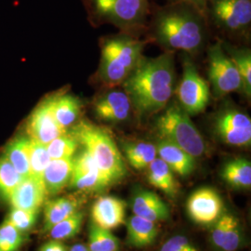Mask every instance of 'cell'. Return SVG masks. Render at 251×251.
<instances>
[{"mask_svg": "<svg viewBox=\"0 0 251 251\" xmlns=\"http://www.w3.org/2000/svg\"><path fill=\"white\" fill-rule=\"evenodd\" d=\"M208 76L216 96L243 90L241 75L232 58L225 53L220 44L211 47L208 52Z\"/></svg>", "mask_w": 251, "mask_h": 251, "instance_id": "52a82bcc", "label": "cell"}, {"mask_svg": "<svg viewBox=\"0 0 251 251\" xmlns=\"http://www.w3.org/2000/svg\"><path fill=\"white\" fill-rule=\"evenodd\" d=\"M204 16L190 4L174 2L156 13L154 35L167 48L189 53L197 52L205 39Z\"/></svg>", "mask_w": 251, "mask_h": 251, "instance_id": "7a4b0ae2", "label": "cell"}, {"mask_svg": "<svg viewBox=\"0 0 251 251\" xmlns=\"http://www.w3.org/2000/svg\"><path fill=\"white\" fill-rule=\"evenodd\" d=\"M29 147L30 139L19 137L7 145L3 154L14 169L25 178L30 177Z\"/></svg>", "mask_w": 251, "mask_h": 251, "instance_id": "cb8c5ba5", "label": "cell"}, {"mask_svg": "<svg viewBox=\"0 0 251 251\" xmlns=\"http://www.w3.org/2000/svg\"><path fill=\"white\" fill-rule=\"evenodd\" d=\"M65 130L58 124L54 117L50 98L43 100L34 110L27 123L29 138L45 145L57 137L64 134L66 132Z\"/></svg>", "mask_w": 251, "mask_h": 251, "instance_id": "7c38bea8", "label": "cell"}, {"mask_svg": "<svg viewBox=\"0 0 251 251\" xmlns=\"http://www.w3.org/2000/svg\"><path fill=\"white\" fill-rule=\"evenodd\" d=\"M36 214L37 212L35 211H28L12 207L8 221L21 233H25L31 230L36 224Z\"/></svg>", "mask_w": 251, "mask_h": 251, "instance_id": "e575fe53", "label": "cell"}, {"mask_svg": "<svg viewBox=\"0 0 251 251\" xmlns=\"http://www.w3.org/2000/svg\"><path fill=\"white\" fill-rule=\"evenodd\" d=\"M155 128L161 139L178 145L195 158L206 151L203 136L188 114L176 103H172L156 120Z\"/></svg>", "mask_w": 251, "mask_h": 251, "instance_id": "5b68a950", "label": "cell"}, {"mask_svg": "<svg viewBox=\"0 0 251 251\" xmlns=\"http://www.w3.org/2000/svg\"><path fill=\"white\" fill-rule=\"evenodd\" d=\"M71 134L91 154L109 185L125 177V163L106 129L89 121H81L73 127Z\"/></svg>", "mask_w": 251, "mask_h": 251, "instance_id": "3957f363", "label": "cell"}, {"mask_svg": "<svg viewBox=\"0 0 251 251\" xmlns=\"http://www.w3.org/2000/svg\"><path fill=\"white\" fill-rule=\"evenodd\" d=\"M144 44L129 37H114L101 49L100 75L109 85L123 83L142 58Z\"/></svg>", "mask_w": 251, "mask_h": 251, "instance_id": "277c9868", "label": "cell"}, {"mask_svg": "<svg viewBox=\"0 0 251 251\" xmlns=\"http://www.w3.org/2000/svg\"><path fill=\"white\" fill-rule=\"evenodd\" d=\"M173 3L174 2H179V3H186L194 6L195 8L201 11L203 14H205V9H206V0H171Z\"/></svg>", "mask_w": 251, "mask_h": 251, "instance_id": "74e56055", "label": "cell"}, {"mask_svg": "<svg viewBox=\"0 0 251 251\" xmlns=\"http://www.w3.org/2000/svg\"><path fill=\"white\" fill-rule=\"evenodd\" d=\"M70 184L74 188L81 191H97L109 185L107 180L100 171L85 173L72 172Z\"/></svg>", "mask_w": 251, "mask_h": 251, "instance_id": "1f68e13d", "label": "cell"}, {"mask_svg": "<svg viewBox=\"0 0 251 251\" xmlns=\"http://www.w3.org/2000/svg\"><path fill=\"white\" fill-rule=\"evenodd\" d=\"M80 203L74 197H63L48 201L44 212V231L49 232L51 227L79 211Z\"/></svg>", "mask_w": 251, "mask_h": 251, "instance_id": "ffe728a7", "label": "cell"}, {"mask_svg": "<svg viewBox=\"0 0 251 251\" xmlns=\"http://www.w3.org/2000/svg\"><path fill=\"white\" fill-rule=\"evenodd\" d=\"M188 215L198 225H212L223 214L224 202L214 189L200 188L187 200Z\"/></svg>", "mask_w": 251, "mask_h": 251, "instance_id": "8fae6325", "label": "cell"}, {"mask_svg": "<svg viewBox=\"0 0 251 251\" xmlns=\"http://www.w3.org/2000/svg\"><path fill=\"white\" fill-rule=\"evenodd\" d=\"M125 201L117 197L104 196L98 198L91 208L93 225L105 230H113L124 224L126 218Z\"/></svg>", "mask_w": 251, "mask_h": 251, "instance_id": "5bb4252c", "label": "cell"}, {"mask_svg": "<svg viewBox=\"0 0 251 251\" xmlns=\"http://www.w3.org/2000/svg\"><path fill=\"white\" fill-rule=\"evenodd\" d=\"M222 177L233 188H251V162L245 158H235L227 162L223 168Z\"/></svg>", "mask_w": 251, "mask_h": 251, "instance_id": "d4e9b609", "label": "cell"}, {"mask_svg": "<svg viewBox=\"0 0 251 251\" xmlns=\"http://www.w3.org/2000/svg\"></svg>", "mask_w": 251, "mask_h": 251, "instance_id": "ab89813d", "label": "cell"}, {"mask_svg": "<svg viewBox=\"0 0 251 251\" xmlns=\"http://www.w3.org/2000/svg\"><path fill=\"white\" fill-rule=\"evenodd\" d=\"M73 172V158L51 159L43 174L47 195L55 196L70 183Z\"/></svg>", "mask_w": 251, "mask_h": 251, "instance_id": "d6986e66", "label": "cell"}, {"mask_svg": "<svg viewBox=\"0 0 251 251\" xmlns=\"http://www.w3.org/2000/svg\"><path fill=\"white\" fill-rule=\"evenodd\" d=\"M44 183L32 177L24 179L12 192L9 202L12 207L38 212L47 198Z\"/></svg>", "mask_w": 251, "mask_h": 251, "instance_id": "9a60e30c", "label": "cell"}, {"mask_svg": "<svg viewBox=\"0 0 251 251\" xmlns=\"http://www.w3.org/2000/svg\"><path fill=\"white\" fill-rule=\"evenodd\" d=\"M211 240L217 249L223 251H235L242 242L239 221L231 213H225L214 223Z\"/></svg>", "mask_w": 251, "mask_h": 251, "instance_id": "2e32d148", "label": "cell"}, {"mask_svg": "<svg viewBox=\"0 0 251 251\" xmlns=\"http://www.w3.org/2000/svg\"><path fill=\"white\" fill-rule=\"evenodd\" d=\"M160 251H199L198 248L184 235H174L164 243Z\"/></svg>", "mask_w": 251, "mask_h": 251, "instance_id": "d590c367", "label": "cell"}, {"mask_svg": "<svg viewBox=\"0 0 251 251\" xmlns=\"http://www.w3.org/2000/svg\"><path fill=\"white\" fill-rule=\"evenodd\" d=\"M132 103L128 95L122 90H111L102 94L94 103V111L100 119L112 123L126 120Z\"/></svg>", "mask_w": 251, "mask_h": 251, "instance_id": "4fadbf2b", "label": "cell"}, {"mask_svg": "<svg viewBox=\"0 0 251 251\" xmlns=\"http://www.w3.org/2000/svg\"><path fill=\"white\" fill-rule=\"evenodd\" d=\"M124 152L130 166L138 171L147 169L157 156L155 145L144 142L126 144Z\"/></svg>", "mask_w": 251, "mask_h": 251, "instance_id": "484cf974", "label": "cell"}, {"mask_svg": "<svg viewBox=\"0 0 251 251\" xmlns=\"http://www.w3.org/2000/svg\"><path fill=\"white\" fill-rule=\"evenodd\" d=\"M51 158L47 150V145L30 139V177L43 182V174Z\"/></svg>", "mask_w": 251, "mask_h": 251, "instance_id": "4316f807", "label": "cell"}, {"mask_svg": "<svg viewBox=\"0 0 251 251\" xmlns=\"http://www.w3.org/2000/svg\"><path fill=\"white\" fill-rule=\"evenodd\" d=\"M83 218V213L81 211H77L74 215L54 225L49 231L50 237L60 241L73 238L80 232Z\"/></svg>", "mask_w": 251, "mask_h": 251, "instance_id": "4dcf8cb0", "label": "cell"}, {"mask_svg": "<svg viewBox=\"0 0 251 251\" xmlns=\"http://www.w3.org/2000/svg\"><path fill=\"white\" fill-rule=\"evenodd\" d=\"M79 144L72 134H64L57 137L47 144V150L51 159L73 158Z\"/></svg>", "mask_w": 251, "mask_h": 251, "instance_id": "f546056e", "label": "cell"}, {"mask_svg": "<svg viewBox=\"0 0 251 251\" xmlns=\"http://www.w3.org/2000/svg\"><path fill=\"white\" fill-rule=\"evenodd\" d=\"M175 68L172 54L142 59L123 85L138 113L145 117L165 107L173 94Z\"/></svg>", "mask_w": 251, "mask_h": 251, "instance_id": "6da1fadb", "label": "cell"}, {"mask_svg": "<svg viewBox=\"0 0 251 251\" xmlns=\"http://www.w3.org/2000/svg\"><path fill=\"white\" fill-rule=\"evenodd\" d=\"M158 157L161 158L171 171L180 176H188L196 168V158L176 144L167 140L159 141L155 145Z\"/></svg>", "mask_w": 251, "mask_h": 251, "instance_id": "ac0fdd59", "label": "cell"}, {"mask_svg": "<svg viewBox=\"0 0 251 251\" xmlns=\"http://www.w3.org/2000/svg\"><path fill=\"white\" fill-rule=\"evenodd\" d=\"M147 179L155 188L161 190L170 197H174L178 191V183L174 177V172L162 160L156 157L147 167Z\"/></svg>", "mask_w": 251, "mask_h": 251, "instance_id": "603a6c76", "label": "cell"}, {"mask_svg": "<svg viewBox=\"0 0 251 251\" xmlns=\"http://www.w3.org/2000/svg\"><path fill=\"white\" fill-rule=\"evenodd\" d=\"M127 242L135 248H144L153 244L157 236L154 223L133 215L126 224Z\"/></svg>", "mask_w": 251, "mask_h": 251, "instance_id": "7402d4cb", "label": "cell"}, {"mask_svg": "<svg viewBox=\"0 0 251 251\" xmlns=\"http://www.w3.org/2000/svg\"><path fill=\"white\" fill-rule=\"evenodd\" d=\"M133 214L152 223L166 221L171 215L169 206L156 194L144 190L135 195L131 202Z\"/></svg>", "mask_w": 251, "mask_h": 251, "instance_id": "e0dca14e", "label": "cell"}, {"mask_svg": "<svg viewBox=\"0 0 251 251\" xmlns=\"http://www.w3.org/2000/svg\"><path fill=\"white\" fill-rule=\"evenodd\" d=\"M230 57L232 58L238 72L241 75L243 90L248 96L251 93V53L250 50H234L230 49Z\"/></svg>", "mask_w": 251, "mask_h": 251, "instance_id": "d6a6232c", "label": "cell"}, {"mask_svg": "<svg viewBox=\"0 0 251 251\" xmlns=\"http://www.w3.org/2000/svg\"><path fill=\"white\" fill-rule=\"evenodd\" d=\"M90 251H118L119 241L111 231L91 225L89 232Z\"/></svg>", "mask_w": 251, "mask_h": 251, "instance_id": "f1b7e54d", "label": "cell"}, {"mask_svg": "<svg viewBox=\"0 0 251 251\" xmlns=\"http://www.w3.org/2000/svg\"><path fill=\"white\" fill-rule=\"evenodd\" d=\"M209 94L206 80L201 77L193 63L186 60L183 64L181 80L176 90L179 106L189 116H196L205 111Z\"/></svg>", "mask_w": 251, "mask_h": 251, "instance_id": "ba28073f", "label": "cell"}, {"mask_svg": "<svg viewBox=\"0 0 251 251\" xmlns=\"http://www.w3.org/2000/svg\"><path fill=\"white\" fill-rule=\"evenodd\" d=\"M93 17L119 27L143 25L149 12V0H88Z\"/></svg>", "mask_w": 251, "mask_h": 251, "instance_id": "8992f818", "label": "cell"}, {"mask_svg": "<svg viewBox=\"0 0 251 251\" xmlns=\"http://www.w3.org/2000/svg\"><path fill=\"white\" fill-rule=\"evenodd\" d=\"M25 179L4 155L0 157V198L9 201L12 192Z\"/></svg>", "mask_w": 251, "mask_h": 251, "instance_id": "83f0119b", "label": "cell"}, {"mask_svg": "<svg viewBox=\"0 0 251 251\" xmlns=\"http://www.w3.org/2000/svg\"><path fill=\"white\" fill-rule=\"evenodd\" d=\"M219 138L232 146H250L251 144V119L238 110H226L219 115L215 122Z\"/></svg>", "mask_w": 251, "mask_h": 251, "instance_id": "30bf717a", "label": "cell"}, {"mask_svg": "<svg viewBox=\"0 0 251 251\" xmlns=\"http://www.w3.org/2000/svg\"><path fill=\"white\" fill-rule=\"evenodd\" d=\"M50 105L58 124L66 129L80 116V100L72 95L63 94L50 98Z\"/></svg>", "mask_w": 251, "mask_h": 251, "instance_id": "44dd1931", "label": "cell"}, {"mask_svg": "<svg viewBox=\"0 0 251 251\" xmlns=\"http://www.w3.org/2000/svg\"><path fill=\"white\" fill-rule=\"evenodd\" d=\"M230 32H241L251 23V0H206L205 14Z\"/></svg>", "mask_w": 251, "mask_h": 251, "instance_id": "9c48e42d", "label": "cell"}, {"mask_svg": "<svg viewBox=\"0 0 251 251\" xmlns=\"http://www.w3.org/2000/svg\"><path fill=\"white\" fill-rule=\"evenodd\" d=\"M69 251H90L88 247L83 244H75L74 245Z\"/></svg>", "mask_w": 251, "mask_h": 251, "instance_id": "f35d334b", "label": "cell"}, {"mask_svg": "<svg viewBox=\"0 0 251 251\" xmlns=\"http://www.w3.org/2000/svg\"><path fill=\"white\" fill-rule=\"evenodd\" d=\"M22 243V233L8 220L0 225V251H17Z\"/></svg>", "mask_w": 251, "mask_h": 251, "instance_id": "836d02e7", "label": "cell"}, {"mask_svg": "<svg viewBox=\"0 0 251 251\" xmlns=\"http://www.w3.org/2000/svg\"><path fill=\"white\" fill-rule=\"evenodd\" d=\"M39 251H68L62 241L52 239L41 246Z\"/></svg>", "mask_w": 251, "mask_h": 251, "instance_id": "8d00e7d4", "label": "cell"}]
</instances>
